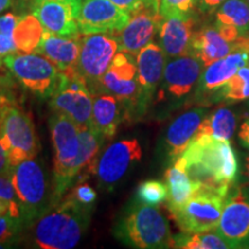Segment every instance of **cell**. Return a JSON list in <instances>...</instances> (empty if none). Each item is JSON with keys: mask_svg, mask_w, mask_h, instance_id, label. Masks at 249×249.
<instances>
[{"mask_svg": "<svg viewBox=\"0 0 249 249\" xmlns=\"http://www.w3.org/2000/svg\"><path fill=\"white\" fill-rule=\"evenodd\" d=\"M174 163L201 185L232 188L238 178V160L226 140L211 136L194 138Z\"/></svg>", "mask_w": 249, "mask_h": 249, "instance_id": "1", "label": "cell"}, {"mask_svg": "<svg viewBox=\"0 0 249 249\" xmlns=\"http://www.w3.org/2000/svg\"><path fill=\"white\" fill-rule=\"evenodd\" d=\"M92 209L93 207L80 203L71 194L62 198L31 225L36 247L42 249L75 247L88 230Z\"/></svg>", "mask_w": 249, "mask_h": 249, "instance_id": "2", "label": "cell"}, {"mask_svg": "<svg viewBox=\"0 0 249 249\" xmlns=\"http://www.w3.org/2000/svg\"><path fill=\"white\" fill-rule=\"evenodd\" d=\"M114 235L123 244L140 249L173 247L166 218L152 205L136 201L117 223Z\"/></svg>", "mask_w": 249, "mask_h": 249, "instance_id": "3", "label": "cell"}, {"mask_svg": "<svg viewBox=\"0 0 249 249\" xmlns=\"http://www.w3.org/2000/svg\"><path fill=\"white\" fill-rule=\"evenodd\" d=\"M11 178L24 226L29 227L53 208V185L36 158L21 161L11 169Z\"/></svg>", "mask_w": 249, "mask_h": 249, "instance_id": "4", "label": "cell"}, {"mask_svg": "<svg viewBox=\"0 0 249 249\" xmlns=\"http://www.w3.org/2000/svg\"><path fill=\"white\" fill-rule=\"evenodd\" d=\"M50 132L53 144V207L62 200L68 189L77 181L80 154V127L70 118L54 112L50 118Z\"/></svg>", "mask_w": 249, "mask_h": 249, "instance_id": "5", "label": "cell"}, {"mask_svg": "<svg viewBox=\"0 0 249 249\" xmlns=\"http://www.w3.org/2000/svg\"><path fill=\"white\" fill-rule=\"evenodd\" d=\"M230 189L200 183L192 197L171 216L182 232L213 231L219 223Z\"/></svg>", "mask_w": 249, "mask_h": 249, "instance_id": "6", "label": "cell"}, {"mask_svg": "<svg viewBox=\"0 0 249 249\" xmlns=\"http://www.w3.org/2000/svg\"><path fill=\"white\" fill-rule=\"evenodd\" d=\"M92 103L93 93L75 67L60 71L57 88L50 97L52 110L68 117L79 127H86L91 124Z\"/></svg>", "mask_w": 249, "mask_h": 249, "instance_id": "7", "label": "cell"}, {"mask_svg": "<svg viewBox=\"0 0 249 249\" xmlns=\"http://www.w3.org/2000/svg\"><path fill=\"white\" fill-rule=\"evenodd\" d=\"M4 65L23 88L42 99H50L57 88L60 71L52 61L39 53L6 55Z\"/></svg>", "mask_w": 249, "mask_h": 249, "instance_id": "8", "label": "cell"}, {"mask_svg": "<svg viewBox=\"0 0 249 249\" xmlns=\"http://www.w3.org/2000/svg\"><path fill=\"white\" fill-rule=\"evenodd\" d=\"M118 51V42L108 34H88L80 37V53L75 70L85 77L93 95L99 92L102 77Z\"/></svg>", "mask_w": 249, "mask_h": 249, "instance_id": "9", "label": "cell"}, {"mask_svg": "<svg viewBox=\"0 0 249 249\" xmlns=\"http://www.w3.org/2000/svg\"><path fill=\"white\" fill-rule=\"evenodd\" d=\"M141 158L142 148L138 140H120L99 154L88 171L95 174L103 189L111 191Z\"/></svg>", "mask_w": 249, "mask_h": 249, "instance_id": "10", "label": "cell"}, {"mask_svg": "<svg viewBox=\"0 0 249 249\" xmlns=\"http://www.w3.org/2000/svg\"><path fill=\"white\" fill-rule=\"evenodd\" d=\"M160 0H152L136 9L130 14L126 26L112 34L119 45V51L136 55L152 42L163 20L160 13Z\"/></svg>", "mask_w": 249, "mask_h": 249, "instance_id": "11", "label": "cell"}, {"mask_svg": "<svg viewBox=\"0 0 249 249\" xmlns=\"http://www.w3.org/2000/svg\"><path fill=\"white\" fill-rule=\"evenodd\" d=\"M230 248H249V193L230 189L219 223L214 229Z\"/></svg>", "mask_w": 249, "mask_h": 249, "instance_id": "12", "label": "cell"}, {"mask_svg": "<svg viewBox=\"0 0 249 249\" xmlns=\"http://www.w3.org/2000/svg\"><path fill=\"white\" fill-rule=\"evenodd\" d=\"M204 64L193 53L170 58L164 68L160 101L164 97L172 102L182 101L197 86Z\"/></svg>", "mask_w": 249, "mask_h": 249, "instance_id": "13", "label": "cell"}, {"mask_svg": "<svg viewBox=\"0 0 249 249\" xmlns=\"http://www.w3.org/2000/svg\"><path fill=\"white\" fill-rule=\"evenodd\" d=\"M129 18V13L117 7L110 0H82L77 13V26L82 35H112L123 29Z\"/></svg>", "mask_w": 249, "mask_h": 249, "instance_id": "14", "label": "cell"}, {"mask_svg": "<svg viewBox=\"0 0 249 249\" xmlns=\"http://www.w3.org/2000/svg\"><path fill=\"white\" fill-rule=\"evenodd\" d=\"M79 7L62 0H34L33 14L49 33L62 37H80Z\"/></svg>", "mask_w": 249, "mask_h": 249, "instance_id": "15", "label": "cell"}, {"mask_svg": "<svg viewBox=\"0 0 249 249\" xmlns=\"http://www.w3.org/2000/svg\"><path fill=\"white\" fill-rule=\"evenodd\" d=\"M249 53L244 50H236L226 57L211 62L204 67L196 86V97L213 98V96L240 68L247 66Z\"/></svg>", "mask_w": 249, "mask_h": 249, "instance_id": "16", "label": "cell"}, {"mask_svg": "<svg viewBox=\"0 0 249 249\" xmlns=\"http://www.w3.org/2000/svg\"><path fill=\"white\" fill-rule=\"evenodd\" d=\"M166 58L160 45L152 42L136 54L138 77L142 90V107L144 112L163 80Z\"/></svg>", "mask_w": 249, "mask_h": 249, "instance_id": "17", "label": "cell"}, {"mask_svg": "<svg viewBox=\"0 0 249 249\" xmlns=\"http://www.w3.org/2000/svg\"><path fill=\"white\" fill-rule=\"evenodd\" d=\"M196 18L187 17L163 18L160 27V43L167 58H176L191 53L192 40L195 34Z\"/></svg>", "mask_w": 249, "mask_h": 249, "instance_id": "18", "label": "cell"}, {"mask_svg": "<svg viewBox=\"0 0 249 249\" xmlns=\"http://www.w3.org/2000/svg\"><path fill=\"white\" fill-rule=\"evenodd\" d=\"M207 113L205 107H195L183 112L170 124L165 134V151L171 163L178 160L194 140Z\"/></svg>", "mask_w": 249, "mask_h": 249, "instance_id": "19", "label": "cell"}, {"mask_svg": "<svg viewBox=\"0 0 249 249\" xmlns=\"http://www.w3.org/2000/svg\"><path fill=\"white\" fill-rule=\"evenodd\" d=\"M126 114L127 108L124 103L112 93L98 92L93 95L91 127L105 141L114 138Z\"/></svg>", "mask_w": 249, "mask_h": 249, "instance_id": "20", "label": "cell"}, {"mask_svg": "<svg viewBox=\"0 0 249 249\" xmlns=\"http://www.w3.org/2000/svg\"><path fill=\"white\" fill-rule=\"evenodd\" d=\"M36 53L48 58L60 71L71 70L76 66L79 59L80 37H62L45 30Z\"/></svg>", "mask_w": 249, "mask_h": 249, "instance_id": "21", "label": "cell"}, {"mask_svg": "<svg viewBox=\"0 0 249 249\" xmlns=\"http://www.w3.org/2000/svg\"><path fill=\"white\" fill-rule=\"evenodd\" d=\"M233 51H235V42L224 38L214 24L196 30L193 36L191 53L200 59L204 66L226 57Z\"/></svg>", "mask_w": 249, "mask_h": 249, "instance_id": "22", "label": "cell"}, {"mask_svg": "<svg viewBox=\"0 0 249 249\" xmlns=\"http://www.w3.org/2000/svg\"><path fill=\"white\" fill-rule=\"evenodd\" d=\"M165 182L167 186L166 202L170 213L180 209L200 186V183L191 179L186 171L176 163H172L165 172Z\"/></svg>", "mask_w": 249, "mask_h": 249, "instance_id": "23", "label": "cell"}, {"mask_svg": "<svg viewBox=\"0 0 249 249\" xmlns=\"http://www.w3.org/2000/svg\"><path fill=\"white\" fill-rule=\"evenodd\" d=\"M44 27L35 14L20 17L14 29L13 40L18 53H36L44 35Z\"/></svg>", "mask_w": 249, "mask_h": 249, "instance_id": "24", "label": "cell"}, {"mask_svg": "<svg viewBox=\"0 0 249 249\" xmlns=\"http://www.w3.org/2000/svg\"><path fill=\"white\" fill-rule=\"evenodd\" d=\"M235 114L227 107H219L202 120L198 127L197 136H211V138L230 141L235 132Z\"/></svg>", "mask_w": 249, "mask_h": 249, "instance_id": "25", "label": "cell"}, {"mask_svg": "<svg viewBox=\"0 0 249 249\" xmlns=\"http://www.w3.org/2000/svg\"><path fill=\"white\" fill-rule=\"evenodd\" d=\"M214 17L216 23L234 27L241 37L249 36V2L247 0H226L217 9Z\"/></svg>", "mask_w": 249, "mask_h": 249, "instance_id": "26", "label": "cell"}, {"mask_svg": "<svg viewBox=\"0 0 249 249\" xmlns=\"http://www.w3.org/2000/svg\"><path fill=\"white\" fill-rule=\"evenodd\" d=\"M173 248L181 249H227L230 246L214 231L189 233L182 232L173 236Z\"/></svg>", "mask_w": 249, "mask_h": 249, "instance_id": "27", "label": "cell"}, {"mask_svg": "<svg viewBox=\"0 0 249 249\" xmlns=\"http://www.w3.org/2000/svg\"><path fill=\"white\" fill-rule=\"evenodd\" d=\"M80 154L77 160V172L79 176L82 171L89 169V166L95 161L99 150L105 139L92 128L91 124L86 127H80Z\"/></svg>", "mask_w": 249, "mask_h": 249, "instance_id": "28", "label": "cell"}, {"mask_svg": "<svg viewBox=\"0 0 249 249\" xmlns=\"http://www.w3.org/2000/svg\"><path fill=\"white\" fill-rule=\"evenodd\" d=\"M249 98V66L239 70L213 96V102L225 101L230 103L246 101Z\"/></svg>", "mask_w": 249, "mask_h": 249, "instance_id": "29", "label": "cell"}, {"mask_svg": "<svg viewBox=\"0 0 249 249\" xmlns=\"http://www.w3.org/2000/svg\"><path fill=\"white\" fill-rule=\"evenodd\" d=\"M0 216L21 218V209L12 182L11 172L0 174Z\"/></svg>", "mask_w": 249, "mask_h": 249, "instance_id": "30", "label": "cell"}, {"mask_svg": "<svg viewBox=\"0 0 249 249\" xmlns=\"http://www.w3.org/2000/svg\"><path fill=\"white\" fill-rule=\"evenodd\" d=\"M167 186L166 182L160 180H145L140 183L136 191V201L143 204L157 207L166 201Z\"/></svg>", "mask_w": 249, "mask_h": 249, "instance_id": "31", "label": "cell"}, {"mask_svg": "<svg viewBox=\"0 0 249 249\" xmlns=\"http://www.w3.org/2000/svg\"><path fill=\"white\" fill-rule=\"evenodd\" d=\"M195 8H197V0H160V2L161 18L193 15Z\"/></svg>", "mask_w": 249, "mask_h": 249, "instance_id": "32", "label": "cell"}, {"mask_svg": "<svg viewBox=\"0 0 249 249\" xmlns=\"http://www.w3.org/2000/svg\"><path fill=\"white\" fill-rule=\"evenodd\" d=\"M24 223L21 218L0 216V242L14 244L24 229Z\"/></svg>", "mask_w": 249, "mask_h": 249, "instance_id": "33", "label": "cell"}, {"mask_svg": "<svg viewBox=\"0 0 249 249\" xmlns=\"http://www.w3.org/2000/svg\"><path fill=\"white\" fill-rule=\"evenodd\" d=\"M71 195L80 203L88 205V207H93V203L97 200V193L87 182H77Z\"/></svg>", "mask_w": 249, "mask_h": 249, "instance_id": "34", "label": "cell"}, {"mask_svg": "<svg viewBox=\"0 0 249 249\" xmlns=\"http://www.w3.org/2000/svg\"><path fill=\"white\" fill-rule=\"evenodd\" d=\"M18 18L20 17H17L13 13L1 15L0 17V34L8 37H13L14 29L18 22Z\"/></svg>", "mask_w": 249, "mask_h": 249, "instance_id": "35", "label": "cell"}, {"mask_svg": "<svg viewBox=\"0 0 249 249\" xmlns=\"http://www.w3.org/2000/svg\"><path fill=\"white\" fill-rule=\"evenodd\" d=\"M110 1L113 2L117 7L123 9V11L132 14L136 9L142 7L143 5L149 1H152V0H110Z\"/></svg>", "mask_w": 249, "mask_h": 249, "instance_id": "36", "label": "cell"}, {"mask_svg": "<svg viewBox=\"0 0 249 249\" xmlns=\"http://www.w3.org/2000/svg\"><path fill=\"white\" fill-rule=\"evenodd\" d=\"M17 52L13 37H8L0 34V65L4 64L6 55Z\"/></svg>", "mask_w": 249, "mask_h": 249, "instance_id": "37", "label": "cell"}, {"mask_svg": "<svg viewBox=\"0 0 249 249\" xmlns=\"http://www.w3.org/2000/svg\"><path fill=\"white\" fill-rule=\"evenodd\" d=\"M225 1L226 0H197V9L203 14H214Z\"/></svg>", "mask_w": 249, "mask_h": 249, "instance_id": "38", "label": "cell"}, {"mask_svg": "<svg viewBox=\"0 0 249 249\" xmlns=\"http://www.w3.org/2000/svg\"><path fill=\"white\" fill-rule=\"evenodd\" d=\"M12 165L9 163L8 156L6 154L5 149L2 148L1 142H0V174H6L11 172Z\"/></svg>", "mask_w": 249, "mask_h": 249, "instance_id": "39", "label": "cell"}, {"mask_svg": "<svg viewBox=\"0 0 249 249\" xmlns=\"http://www.w3.org/2000/svg\"><path fill=\"white\" fill-rule=\"evenodd\" d=\"M239 138H240L241 142L244 143V145H246L249 149V119L246 120L241 124L240 132H239Z\"/></svg>", "mask_w": 249, "mask_h": 249, "instance_id": "40", "label": "cell"}, {"mask_svg": "<svg viewBox=\"0 0 249 249\" xmlns=\"http://www.w3.org/2000/svg\"><path fill=\"white\" fill-rule=\"evenodd\" d=\"M12 1L13 0H0V13L7 9L12 5Z\"/></svg>", "mask_w": 249, "mask_h": 249, "instance_id": "41", "label": "cell"}, {"mask_svg": "<svg viewBox=\"0 0 249 249\" xmlns=\"http://www.w3.org/2000/svg\"><path fill=\"white\" fill-rule=\"evenodd\" d=\"M246 174H247V180H248V183H247V191L249 193V157L246 160Z\"/></svg>", "mask_w": 249, "mask_h": 249, "instance_id": "42", "label": "cell"}, {"mask_svg": "<svg viewBox=\"0 0 249 249\" xmlns=\"http://www.w3.org/2000/svg\"><path fill=\"white\" fill-rule=\"evenodd\" d=\"M62 1H66V2H70V4L76 6V7L80 8L81 6V2H82V0H62Z\"/></svg>", "mask_w": 249, "mask_h": 249, "instance_id": "43", "label": "cell"}, {"mask_svg": "<svg viewBox=\"0 0 249 249\" xmlns=\"http://www.w3.org/2000/svg\"><path fill=\"white\" fill-rule=\"evenodd\" d=\"M11 247V246H9L8 244H1V242H0V249H4V248H9Z\"/></svg>", "mask_w": 249, "mask_h": 249, "instance_id": "44", "label": "cell"}, {"mask_svg": "<svg viewBox=\"0 0 249 249\" xmlns=\"http://www.w3.org/2000/svg\"><path fill=\"white\" fill-rule=\"evenodd\" d=\"M248 66H249V61H248Z\"/></svg>", "mask_w": 249, "mask_h": 249, "instance_id": "45", "label": "cell"}, {"mask_svg": "<svg viewBox=\"0 0 249 249\" xmlns=\"http://www.w3.org/2000/svg\"><path fill=\"white\" fill-rule=\"evenodd\" d=\"M247 1H248V2H249V0H247Z\"/></svg>", "mask_w": 249, "mask_h": 249, "instance_id": "46", "label": "cell"}]
</instances>
